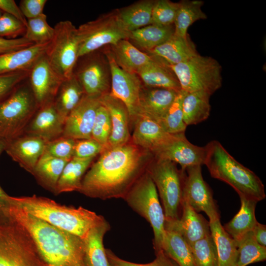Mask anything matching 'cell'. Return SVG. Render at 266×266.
I'll return each mask as SVG.
<instances>
[{
    "instance_id": "6da1fadb",
    "label": "cell",
    "mask_w": 266,
    "mask_h": 266,
    "mask_svg": "<svg viewBox=\"0 0 266 266\" xmlns=\"http://www.w3.org/2000/svg\"><path fill=\"white\" fill-rule=\"evenodd\" d=\"M154 158L149 151L130 140L126 144L104 149L82 180L78 192L91 198L124 199L146 171Z\"/></svg>"
},
{
    "instance_id": "7a4b0ae2",
    "label": "cell",
    "mask_w": 266,
    "mask_h": 266,
    "mask_svg": "<svg viewBox=\"0 0 266 266\" xmlns=\"http://www.w3.org/2000/svg\"><path fill=\"white\" fill-rule=\"evenodd\" d=\"M9 219L30 235L47 266H86L80 237L54 227L10 204Z\"/></svg>"
},
{
    "instance_id": "3957f363",
    "label": "cell",
    "mask_w": 266,
    "mask_h": 266,
    "mask_svg": "<svg viewBox=\"0 0 266 266\" xmlns=\"http://www.w3.org/2000/svg\"><path fill=\"white\" fill-rule=\"evenodd\" d=\"M8 200L10 204L34 217L83 240L93 228L105 220L103 216L82 206L63 205L46 197L9 196Z\"/></svg>"
},
{
    "instance_id": "277c9868",
    "label": "cell",
    "mask_w": 266,
    "mask_h": 266,
    "mask_svg": "<svg viewBox=\"0 0 266 266\" xmlns=\"http://www.w3.org/2000/svg\"><path fill=\"white\" fill-rule=\"evenodd\" d=\"M205 165L212 177L231 186L239 197L257 202L265 199V186L252 170L237 162L217 140L205 146Z\"/></svg>"
},
{
    "instance_id": "5b68a950",
    "label": "cell",
    "mask_w": 266,
    "mask_h": 266,
    "mask_svg": "<svg viewBox=\"0 0 266 266\" xmlns=\"http://www.w3.org/2000/svg\"><path fill=\"white\" fill-rule=\"evenodd\" d=\"M38 108L27 78L0 101V138L7 141L23 134Z\"/></svg>"
},
{
    "instance_id": "8992f818",
    "label": "cell",
    "mask_w": 266,
    "mask_h": 266,
    "mask_svg": "<svg viewBox=\"0 0 266 266\" xmlns=\"http://www.w3.org/2000/svg\"><path fill=\"white\" fill-rule=\"evenodd\" d=\"M124 200L151 225L155 253L162 251L166 233L165 216L156 186L147 171L134 183Z\"/></svg>"
},
{
    "instance_id": "52a82bcc",
    "label": "cell",
    "mask_w": 266,
    "mask_h": 266,
    "mask_svg": "<svg viewBox=\"0 0 266 266\" xmlns=\"http://www.w3.org/2000/svg\"><path fill=\"white\" fill-rule=\"evenodd\" d=\"M146 171L153 181L161 198L165 221H174L180 217L185 170L169 160L155 158Z\"/></svg>"
},
{
    "instance_id": "ba28073f",
    "label": "cell",
    "mask_w": 266,
    "mask_h": 266,
    "mask_svg": "<svg viewBox=\"0 0 266 266\" xmlns=\"http://www.w3.org/2000/svg\"><path fill=\"white\" fill-rule=\"evenodd\" d=\"M169 66L176 76L181 89L186 92L203 91L211 95L222 86V66L211 57L199 54Z\"/></svg>"
},
{
    "instance_id": "9c48e42d",
    "label": "cell",
    "mask_w": 266,
    "mask_h": 266,
    "mask_svg": "<svg viewBox=\"0 0 266 266\" xmlns=\"http://www.w3.org/2000/svg\"><path fill=\"white\" fill-rule=\"evenodd\" d=\"M0 266H47L30 235L13 221L0 224Z\"/></svg>"
},
{
    "instance_id": "30bf717a",
    "label": "cell",
    "mask_w": 266,
    "mask_h": 266,
    "mask_svg": "<svg viewBox=\"0 0 266 266\" xmlns=\"http://www.w3.org/2000/svg\"><path fill=\"white\" fill-rule=\"evenodd\" d=\"M79 57L107 46L128 39L129 32L120 21L117 10L103 14L77 28Z\"/></svg>"
},
{
    "instance_id": "8fae6325",
    "label": "cell",
    "mask_w": 266,
    "mask_h": 266,
    "mask_svg": "<svg viewBox=\"0 0 266 266\" xmlns=\"http://www.w3.org/2000/svg\"><path fill=\"white\" fill-rule=\"evenodd\" d=\"M54 28V35L45 55L54 69L65 80L72 75L79 58L77 28L68 20L59 22Z\"/></svg>"
},
{
    "instance_id": "7c38bea8",
    "label": "cell",
    "mask_w": 266,
    "mask_h": 266,
    "mask_svg": "<svg viewBox=\"0 0 266 266\" xmlns=\"http://www.w3.org/2000/svg\"><path fill=\"white\" fill-rule=\"evenodd\" d=\"M72 75L87 96L100 99L110 93V66L102 48L79 57Z\"/></svg>"
},
{
    "instance_id": "4fadbf2b",
    "label": "cell",
    "mask_w": 266,
    "mask_h": 266,
    "mask_svg": "<svg viewBox=\"0 0 266 266\" xmlns=\"http://www.w3.org/2000/svg\"><path fill=\"white\" fill-rule=\"evenodd\" d=\"M109 61L111 74L109 95L122 101L129 111L131 125L139 112V98L142 83L137 74L121 69L115 63L108 46L102 47Z\"/></svg>"
},
{
    "instance_id": "5bb4252c",
    "label": "cell",
    "mask_w": 266,
    "mask_h": 266,
    "mask_svg": "<svg viewBox=\"0 0 266 266\" xmlns=\"http://www.w3.org/2000/svg\"><path fill=\"white\" fill-rule=\"evenodd\" d=\"M201 166H193L185 170L182 201L198 213L205 212L209 221H213L220 217L212 191L203 178Z\"/></svg>"
},
{
    "instance_id": "9a60e30c",
    "label": "cell",
    "mask_w": 266,
    "mask_h": 266,
    "mask_svg": "<svg viewBox=\"0 0 266 266\" xmlns=\"http://www.w3.org/2000/svg\"><path fill=\"white\" fill-rule=\"evenodd\" d=\"M155 158L165 159L179 164L181 169L204 165L206 149L191 143L185 132L173 133L169 140L153 153Z\"/></svg>"
},
{
    "instance_id": "2e32d148",
    "label": "cell",
    "mask_w": 266,
    "mask_h": 266,
    "mask_svg": "<svg viewBox=\"0 0 266 266\" xmlns=\"http://www.w3.org/2000/svg\"><path fill=\"white\" fill-rule=\"evenodd\" d=\"M28 80L38 107L53 102L64 80L54 69L45 54L30 69Z\"/></svg>"
},
{
    "instance_id": "e0dca14e",
    "label": "cell",
    "mask_w": 266,
    "mask_h": 266,
    "mask_svg": "<svg viewBox=\"0 0 266 266\" xmlns=\"http://www.w3.org/2000/svg\"><path fill=\"white\" fill-rule=\"evenodd\" d=\"M100 99L84 94L80 102L66 119L63 136L75 140L91 138Z\"/></svg>"
},
{
    "instance_id": "ac0fdd59",
    "label": "cell",
    "mask_w": 266,
    "mask_h": 266,
    "mask_svg": "<svg viewBox=\"0 0 266 266\" xmlns=\"http://www.w3.org/2000/svg\"><path fill=\"white\" fill-rule=\"evenodd\" d=\"M46 142L37 136L23 134L5 141L4 151L21 167L32 174L44 153Z\"/></svg>"
},
{
    "instance_id": "d6986e66",
    "label": "cell",
    "mask_w": 266,
    "mask_h": 266,
    "mask_svg": "<svg viewBox=\"0 0 266 266\" xmlns=\"http://www.w3.org/2000/svg\"><path fill=\"white\" fill-rule=\"evenodd\" d=\"M181 210L182 215L178 219L165 221V230L178 233L189 246L211 233L209 221L184 201Z\"/></svg>"
},
{
    "instance_id": "ffe728a7",
    "label": "cell",
    "mask_w": 266,
    "mask_h": 266,
    "mask_svg": "<svg viewBox=\"0 0 266 266\" xmlns=\"http://www.w3.org/2000/svg\"><path fill=\"white\" fill-rule=\"evenodd\" d=\"M64 124L53 102H50L38 108L23 134L37 136L48 142L63 135Z\"/></svg>"
},
{
    "instance_id": "44dd1931",
    "label": "cell",
    "mask_w": 266,
    "mask_h": 266,
    "mask_svg": "<svg viewBox=\"0 0 266 266\" xmlns=\"http://www.w3.org/2000/svg\"><path fill=\"white\" fill-rule=\"evenodd\" d=\"M179 91L149 87L142 84L138 115L147 116L160 124Z\"/></svg>"
},
{
    "instance_id": "7402d4cb",
    "label": "cell",
    "mask_w": 266,
    "mask_h": 266,
    "mask_svg": "<svg viewBox=\"0 0 266 266\" xmlns=\"http://www.w3.org/2000/svg\"><path fill=\"white\" fill-rule=\"evenodd\" d=\"M132 126L133 131L131 141L152 154L167 141L173 134L166 133L159 123L142 114L136 116Z\"/></svg>"
},
{
    "instance_id": "603a6c76",
    "label": "cell",
    "mask_w": 266,
    "mask_h": 266,
    "mask_svg": "<svg viewBox=\"0 0 266 266\" xmlns=\"http://www.w3.org/2000/svg\"><path fill=\"white\" fill-rule=\"evenodd\" d=\"M100 101L107 109L111 122L112 131L108 147L127 143L131 138L130 118L127 106L122 101L109 94L101 97Z\"/></svg>"
},
{
    "instance_id": "cb8c5ba5",
    "label": "cell",
    "mask_w": 266,
    "mask_h": 266,
    "mask_svg": "<svg viewBox=\"0 0 266 266\" xmlns=\"http://www.w3.org/2000/svg\"><path fill=\"white\" fill-rule=\"evenodd\" d=\"M145 53L169 66L182 63L199 54L189 34L185 37L173 34L163 43Z\"/></svg>"
},
{
    "instance_id": "d4e9b609",
    "label": "cell",
    "mask_w": 266,
    "mask_h": 266,
    "mask_svg": "<svg viewBox=\"0 0 266 266\" xmlns=\"http://www.w3.org/2000/svg\"><path fill=\"white\" fill-rule=\"evenodd\" d=\"M49 43L33 44L18 50L0 55V74L30 70L47 51Z\"/></svg>"
},
{
    "instance_id": "484cf974",
    "label": "cell",
    "mask_w": 266,
    "mask_h": 266,
    "mask_svg": "<svg viewBox=\"0 0 266 266\" xmlns=\"http://www.w3.org/2000/svg\"><path fill=\"white\" fill-rule=\"evenodd\" d=\"M117 65L123 70L136 74L144 66L151 63V56L139 50L127 39L119 41L115 45L108 46Z\"/></svg>"
},
{
    "instance_id": "4316f807",
    "label": "cell",
    "mask_w": 266,
    "mask_h": 266,
    "mask_svg": "<svg viewBox=\"0 0 266 266\" xmlns=\"http://www.w3.org/2000/svg\"><path fill=\"white\" fill-rule=\"evenodd\" d=\"M153 57V61L136 74L142 84L149 87L180 91L178 79L169 66L162 60Z\"/></svg>"
},
{
    "instance_id": "83f0119b",
    "label": "cell",
    "mask_w": 266,
    "mask_h": 266,
    "mask_svg": "<svg viewBox=\"0 0 266 266\" xmlns=\"http://www.w3.org/2000/svg\"><path fill=\"white\" fill-rule=\"evenodd\" d=\"M110 226L105 220L93 228L83 239L86 266H111L108 260L103 238Z\"/></svg>"
},
{
    "instance_id": "f1b7e54d",
    "label": "cell",
    "mask_w": 266,
    "mask_h": 266,
    "mask_svg": "<svg viewBox=\"0 0 266 266\" xmlns=\"http://www.w3.org/2000/svg\"><path fill=\"white\" fill-rule=\"evenodd\" d=\"M174 33L173 25L161 26L150 24L129 32L128 40L147 52L165 42Z\"/></svg>"
},
{
    "instance_id": "f546056e",
    "label": "cell",
    "mask_w": 266,
    "mask_h": 266,
    "mask_svg": "<svg viewBox=\"0 0 266 266\" xmlns=\"http://www.w3.org/2000/svg\"><path fill=\"white\" fill-rule=\"evenodd\" d=\"M239 197L241 207L239 211L223 226L224 230L235 241L252 231L258 222L255 216V208L258 202L243 197Z\"/></svg>"
},
{
    "instance_id": "4dcf8cb0",
    "label": "cell",
    "mask_w": 266,
    "mask_h": 266,
    "mask_svg": "<svg viewBox=\"0 0 266 266\" xmlns=\"http://www.w3.org/2000/svg\"><path fill=\"white\" fill-rule=\"evenodd\" d=\"M95 158H72L65 166L57 183L55 195L63 193L78 192L82 180Z\"/></svg>"
},
{
    "instance_id": "1f68e13d",
    "label": "cell",
    "mask_w": 266,
    "mask_h": 266,
    "mask_svg": "<svg viewBox=\"0 0 266 266\" xmlns=\"http://www.w3.org/2000/svg\"><path fill=\"white\" fill-rule=\"evenodd\" d=\"M218 256V266H236L237 248L234 240L226 232L220 219L209 221Z\"/></svg>"
},
{
    "instance_id": "d6a6232c",
    "label": "cell",
    "mask_w": 266,
    "mask_h": 266,
    "mask_svg": "<svg viewBox=\"0 0 266 266\" xmlns=\"http://www.w3.org/2000/svg\"><path fill=\"white\" fill-rule=\"evenodd\" d=\"M68 161L43 154L32 174L42 187L55 194L58 180Z\"/></svg>"
},
{
    "instance_id": "836d02e7",
    "label": "cell",
    "mask_w": 266,
    "mask_h": 266,
    "mask_svg": "<svg viewBox=\"0 0 266 266\" xmlns=\"http://www.w3.org/2000/svg\"><path fill=\"white\" fill-rule=\"evenodd\" d=\"M210 95L203 92H186L182 101L183 121L187 126L206 120L210 115Z\"/></svg>"
},
{
    "instance_id": "e575fe53",
    "label": "cell",
    "mask_w": 266,
    "mask_h": 266,
    "mask_svg": "<svg viewBox=\"0 0 266 266\" xmlns=\"http://www.w3.org/2000/svg\"><path fill=\"white\" fill-rule=\"evenodd\" d=\"M155 0H143L117 10L119 18L129 32L151 24Z\"/></svg>"
},
{
    "instance_id": "d590c367",
    "label": "cell",
    "mask_w": 266,
    "mask_h": 266,
    "mask_svg": "<svg viewBox=\"0 0 266 266\" xmlns=\"http://www.w3.org/2000/svg\"><path fill=\"white\" fill-rule=\"evenodd\" d=\"M84 95L83 90L74 75L63 81L53 103L65 122L67 116L78 104Z\"/></svg>"
},
{
    "instance_id": "8d00e7d4",
    "label": "cell",
    "mask_w": 266,
    "mask_h": 266,
    "mask_svg": "<svg viewBox=\"0 0 266 266\" xmlns=\"http://www.w3.org/2000/svg\"><path fill=\"white\" fill-rule=\"evenodd\" d=\"M204 2L200 0H182L178 2V7L173 26L174 34L185 37L189 27L196 21L204 20L207 15L201 7Z\"/></svg>"
},
{
    "instance_id": "74e56055",
    "label": "cell",
    "mask_w": 266,
    "mask_h": 266,
    "mask_svg": "<svg viewBox=\"0 0 266 266\" xmlns=\"http://www.w3.org/2000/svg\"><path fill=\"white\" fill-rule=\"evenodd\" d=\"M162 250L177 266H196L189 245L175 232L166 230Z\"/></svg>"
},
{
    "instance_id": "f35d334b",
    "label": "cell",
    "mask_w": 266,
    "mask_h": 266,
    "mask_svg": "<svg viewBox=\"0 0 266 266\" xmlns=\"http://www.w3.org/2000/svg\"><path fill=\"white\" fill-rule=\"evenodd\" d=\"M235 242L237 248L236 266H246L266 260V247L257 242L252 231L247 233Z\"/></svg>"
},
{
    "instance_id": "ab89813d",
    "label": "cell",
    "mask_w": 266,
    "mask_h": 266,
    "mask_svg": "<svg viewBox=\"0 0 266 266\" xmlns=\"http://www.w3.org/2000/svg\"><path fill=\"white\" fill-rule=\"evenodd\" d=\"M54 35V28L48 23L45 14L27 20L26 32L23 36L34 44L49 43Z\"/></svg>"
},
{
    "instance_id": "60d3db41",
    "label": "cell",
    "mask_w": 266,
    "mask_h": 266,
    "mask_svg": "<svg viewBox=\"0 0 266 266\" xmlns=\"http://www.w3.org/2000/svg\"><path fill=\"white\" fill-rule=\"evenodd\" d=\"M190 247L196 266H218L216 247L211 233Z\"/></svg>"
},
{
    "instance_id": "b9f144b4",
    "label": "cell",
    "mask_w": 266,
    "mask_h": 266,
    "mask_svg": "<svg viewBox=\"0 0 266 266\" xmlns=\"http://www.w3.org/2000/svg\"><path fill=\"white\" fill-rule=\"evenodd\" d=\"M186 92L181 90L160 123L164 130L169 133L185 132L187 126L184 122L182 101Z\"/></svg>"
},
{
    "instance_id": "7bdbcfd3",
    "label": "cell",
    "mask_w": 266,
    "mask_h": 266,
    "mask_svg": "<svg viewBox=\"0 0 266 266\" xmlns=\"http://www.w3.org/2000/svg\"><path fill=\"white\" fill-rule=\"evenodd\" d=\"M111 131L112 125L109 112L100 103L97 111L91 138L99 143L105 149L108 147Z\"/></svg>"
},
{
    "instance_id": "ee69618b",
    "label": "cell",
    "mask_w": 266,
    "mask_h": 266,
    "mask_svg": "<svg viewBox=\"0 0 266 266\" xmlns=\"http://www.w3.org/2000/svg\"><path fill=\"white\" fill-rule=\"evenodd\" d=\"M178 2L168 0H155L152 12L151 24L168 26L174 24Z\"/></svg>"
},
{
    "instance_id": "f6af8a7d",
    "label": "cell",
    "mask_w": 266,
    "mask_h": 266,
    "mask_svg": "<svg viewBox=\"0 0 266 266\" xmlns=\"http://www.w3.org/2000/svg\"><path fill=\"white\" fill-rule=\"evenodd\" d=\"M76 140L62 135L46 142L43 154L64 160L69 161L73 157Z\"/></svg>"
},
{
    "instance_id": "bcb514c9",
    "label": "cell",
    "mask_w": 266,
    "mask_h": 266,
    "mask_svg": "<svg viewBox=\"0 0 266 266\" xmlns=\"http://www.w3.org/2000/svg\"><path fill=\"white\" fill-rule=\"evenodd\" d=\"M26 24L15 17L3 13L0 17V37L8 39L23 36L26 32Z\"/></svg>"
},
{
    "instance_id": "7dc6e473",
    "label": "cell",
    "mask_w": 266,
    "mask_h": 266,
    "mask_svg": "<svg viewBox=\"0 0 266 266\" xmlns=\"http://www.w3.org/2000/svg\"><path fill=\"white\" fill-rule=\"evenodd\" d=\"M111 266H177L162 250L156 254L155 259L147 264H137L124 260L117 257L111 250L105 249Z\"/></svg>"
},
{
    "instance_id": "c3c4849f",
    "label": "cell",
    "mask_w": 266,
    "mask_h": 266,
    "mask_svg": "<svg viewBox=\"0 0 266 266\" xmlns=\"http://www.w3.org/2000/svg\"><path fill=\"white\" fill-rule=\"evenodd\" d=\"M103 150V147L92 138L76 140L73 157L81 159L95 158Z\"/></svg>"
},
{
    "instance_id": "681fc988",
    "label": "cell",
    "mask_w": 266,
    "mask_h": 266,
    "mask_svg": "<svg viewBox=\"0 0 266 266\" xmlns=\"http://www.w3.org/2000/svg\"><path fill=\"white\" fill-rule=\"evenodd\" d=\"M29 70L0 74V101L8 96L21 83L28 78Z\"/></svg>"
},
{
    "instance_id": "f907efd6",
    "label": "cell",
    "mask_w": 266,
    "mask_h": 266,
    "mask_svg": "<svg viewBox=\"0 0 266 266\" xmlns=\"http://www.w3.org/2000/svg\"><path fill=\"white\" fill-rule=\"evenodd\" d=\"M47 1L46 0H22L19 6L23 16L27 20L43 13Z\"/></svg>"
},
{
    "instance_id": "816d5d0a",
    "label": "cell",
    "mask_w": 266,
    "mask_h": 266,
    "mask_svg": "<svg viewBox=\"0 0 266 266\" xmlns=\"http://www.w3.org/2000/svg\"><path fill=\"white\" fill-rule=\"evenodd\" d=\"M33 44L24 36L15 39L0 37V55L22 49Z\"/></svg>"
},
{
    "instance_id": "f5cc1de1",
    "label": "cell",
    "mask_w": 266,
    "mask_h": 266,
    "mask_svg": "<svg viewBox=\"0 0 266 266\" xmlns=\"http://www.w3.org/2000/svg\"><path fill=\"white\" fill-rule=\"evenodd\" d=\"M5 141L0 138V155L4 151ZM8 195L0 186V224L9 223V220L8 209L9 202Z\"/></svg>"
},
{
    "instance_id": "db71d44e",
    "label": "cell",
    "mask_w": 266,
    "mask_h": 266,
    "mask_svg": "<svg viewBox=\"0 0 266 266\" xmlns=\"http://www.w3.org/2000/svg\"><path fill=\"white\" fill-rule=\"evenodd\" d=\"M0 10L9 14L26 25L27 19L23 16L19 6L14 0H0Z\"/></svg>"
},
{
    "instance_id": "11a10c76",
    "label": "cell",
    "mask_w": 266,
    "mask_h": 266,
    "mask_svg": "<svg viewBox=\"0 0 266 266\" xmlns=\"http://www.w3.org/2000/svg\"><path fill=\"white\" fill-rule=\"evenodd\" d=\"M252 232L257 242L260 245L266 247V226L257 222Z\"/></svg>"
},
{
    "instance_id": "9f6ffc18",
    "label": "cell",
    "mask_w": 266,
    "mask_h": 266,
    "mask_svg": "<svg viewBox=\"0 0 266 266\" xmlns=\"http://www.w3.org/2000/svg\"><path fill=\"white\" fill-rule=\"evenodd\" d=\"M3 13V12L1 11V10H0V17L1 16Z\"/></svg>"
}]
</instances>
